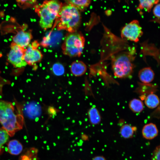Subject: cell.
Here are the masks:
<instances>
[{
	"label": "cell",
	"mask_w": 160,
	"mask_h": 160,
	"mask_svg": "<svg viewBox=\"0 0 160 160\" xmlns=\"http://www.w3.org/2000/svg\"><path fill=\"white\" fill-rule=\"evenodd\" d=\"M160 146L156 147L153 150L151 157V160H160Z\"/></svg>",
	"instance_id": "obj_23"
},
{
	"label": "cell",
	"mask_w": 160,
	"mask_h": 160,
	"mask_svg": "<svg viewBox=\"0 0 160 160\" xmlns=\"http://www.w3.org/2000/svg\"><path fill=\"white\" fill-rule=\"evenodd\" d=\"M52 71L55 75L60 76L64 74L65 69L62 64L59 63H57L53 65L52 67Z\"/></svg>",
	"instance_id": "obj_21"
},
{
	"label": "cell",
	"mask_w": 160,
	"mask_h": 160,
	"mask_svg": "<svg viewBox=\"0 0 160 160\" xmlns=\"http://www.w3.org/2000/svg\"><path fill=\"white\" fill-rule=\"evenodd\" d=\"M70 70L71 73L74 76H80L86 72L87 67L83 61L77 60L71 63L70 65Z\"/></svg>",
	"instance_id": "obj_12"
},
{
	"label": "cell",
	"mask_w": 160,
	"mask_h": 160,
	"mask_svg": "<svg viewBox=\"0 0 160 160\" xmlns=\"http://www.w3.org/2000/svg\"><path fill=\"white\" fill-rule=\"evenodd\" d=\"M32 37L31 32L20 31L14 36L13 42L18 46L25 48L29 44Z\"/></svg>",
	"instance_id": "obj_9"
},
{
	"label": "cell",
	"mask_w": 160,
	"mask_h": 160,
	"mask_svg": "<svg viewBox=\"0 0 160 160\" xmlns=\"http://www.w3.org/2000/svg\"><path fill=\"white\" fill-rule=\"evenodd\" d=\"M129 106L132 111L136 113L141 112L144 108V105L143 101L137 98L131 100L129 103Z\"/></svg>",
	"instance_id": "obj_17"
},
{
	"label": "cell",
	"mask_w": 160,
	"mask_h": 160,
	"mask_svg": "<svg viewBox=\"0 0 160 160\" xmlns=\"http://www.w3.org/2000/svg\"><path fill=\"white\" fill-rule=\"evenodd\" d=\"M137 128L128 124L122 125L120 129V133L121 136L124 139H128L132 138L136 132Z\"/></svg>",
	"instance_id": "obj_14"
},
{
	"label": "cell",
	"mask_w": 160,
	"mask_h": 160,
	"mask_svg": "<svg viewBox=\"0 0 160 160\" xmlns=\"http://www.w3.org/2000/svg\"><path fill=\"white\" fill-rule=\"evenodd\" d=\"M68 4L74 6L79 10L83 11L90 3V0H64Z\"/></svg>",
	"instance_id": "obj_18"
},
{
	"label": "cell",
	"mask_w": 160,
	"mask_h": 160,
	"mask_svg": "<svg viewBox=\"0 0 160 160\" xmlns=\"http://www.w3.org/2000/svg\"><path fill=\"white\" fill-rule=\"evenodd\" d=\"M8 152L11 154L17 155L22 151L23 146L22 144L16 140H12L7 144Z\"/></svg>",
	"instance_id": "obj_13"
},
{
	"label": "cell",
	"mask_w": 160,
	"mask_h": 160,
	"mask_svg": "<svg viewBox=\"0 0 160 160\" xmlns=\"http://www.w3.org/2000/svg\"><path fill=\"white\" fill-rule=\"evenodd\" d=\"M159 131L156 125L153 123H149L145 125L143 127L142 133L145 139L151 140L156 137Z\"/></svg>",
	"instance_id": "obj_10"
},
{
	"label": "cell",
	"mask_w": 160,
	"mask_h": 160,
	"mask_svg": "<svg viewBox=\"0 0 160 160\" xmlns=\"http://www.w3.org/2000/svg\"><path fill=\"white\" fill-rule=\"evenodd\" d=\"M85 39L81 33H70L65 37L62 46L63 53L70 57H80L84 48Z\"/></svg>",
	"instance_id": "obj_5"
},
{
	"label": "cell",
	"mask_w": 160,
	"mask_h": 160,
	"mask_svg": "<svg viewBox=\"0 0 160 160\" xmlns=\"http://www.w3.org/2000/svg\"><path fill=\"white\" fill-rule=\"evenodd\" d=\"M20 118L15 113L12 103L0 100V123L9 136H13L22 128L23 123L20 122Z\"/></svg>",
	"instance_id": "obj_3"
},
{
	"label": "cell",
	"mask_w": 160,
	"mask_h": 160,
	"mask_svg": "<svg viewBox=\"0 0 160 160\" xmlns=\"http://www.w3.org/2000/svg\"><path fill=\"white\" fill-rule=\"evenodd\" d=\"M37 48L29 44L25 49L24 59L27 64L32 65L41 60L43 55Z\"/></svg>",
	"instance_id": "obj_8"
},
{
	"label": "cell",
	"mask_w": 160,
	"mask_h": 160,
	"mask_svg": "<svg viewBox=\"0 0 160 160\" xmlns=\"http://www.w3.org/2000/svg\"><path fill=\"white\" fill-rule=\"evenodd\" d=\"M92 160H106L105 158L103 156H99L94 157Z\"/></svg>",
	"instance_id": "obj_25"
},
{
	"label": "cell",
	"mask_w": 160,
	"mask_h": 160,
	"mask_svg": "<svg viewBox=\"0 0 160 160\" xmlns=\"http://www.w3.org/2000/svg\"><path fill=\"white\" fill-rule=\"evenodd\" d=\"M88 115L90 123L92 125H96L100 124L101 117L98 110L95 107H92L88 111Z\"/></svg>",
	"instance_id": "obj_15"
},
{
	"label": "cell",
	"mask_w": 160,
	"mask_h": 160,
	"mask_svg": "<svg viewBox=\"0 0 160 160\" xmlns=\"http://www.w3.org/2000/svg\"><path fill=\"white\" fill-rule=\"evenodd\" d=\"M160 4L159 3L156 5L153 10L154 16L159 20L160 19Z\"/></svg>",
	"instance_id": "obj_24"
},
{
	"label": "cell",
	"mask_w": 160,
	"mask_h": 160,
	"mask_svg": "<svg viewBox=\"0 0 160 160\" xmlns=\"http://www.w3.org/2000/svg\"><path fill=\"white\" fill-rule=\"evenodd\" d=\"M2 146H3L0 145V154L2 153V149H3Z\"/></svg>",
	"instance_id": "obj_26"
},
{
	"label": "cell",
	"mask_w": 160,
	"mask_h": 160,
	"mask_svg": "<svg viewBox=\"0 0 160 160\" xmlns=\"http://www.w3.org/2000/svg\"><path fill=\"white\" fill-rule=\"evenodd\" d=\"M159 99L156 94L152 93L146 96L144 103L146 106L150 109H154L159 106Z\"/></svg>",
	"instance_id": "obj_16"
},
{
	"label": "cell",
	"mask_w": 160,
	"mask_h": 160,
	"mask_svg": "<svg viewBox=\"0 0 160 160\" xmlns=\"http://www.w3.org/2000/svg\"><path fill=\"white\" fill-rule=\"evenodd\" d=\"M18 6L25 9L34 7L37 4V0H16Z\"/></svg>",
	"instance_id": "obj_20"
},
{
	"label": "cell",
	"mask_w": 160,
	"mask_h": 160,
	"mask_svg": "<svg viewBox=\"0 0 160 160\" xmlns=\"http://www.w3.org/2000/svg\"><path fill=\"white\" fill-rule=\"evenodd\" d=\"M111 56V68L114 76L120 79L130 77L132 74L135 65L136 50L129 46L120 52L115 51Z\"/></svg>",
	"instance_id": "obj_1"
},
{
	"label": "cell",
	"mask_w": 160,
	"mask_h": 160,
	"mask_svg": "<svg viewBox=\"0 0 160 160\" xmlns=\"http://www.w3.org/2000/svg\"><path fill=\"white\" fill-rule=\"evenodd\" d=\"M9 135L3 127L0 128V145L3 146L8 141Z\"/></svg>",
	"instance_id": "obj_22"
},
{
	"label": "cell",
	"mask_w": 160,
	"mask_h": 160,
	"mask_svg": "<svg viewBox=\"0 0 160 160\" xmlns=\"http://www.w3.org/2000/svg\"><path fill=\"white\" fill-rule=\"evenodd\" d=\"M79 10L71 5H63L57 18L59 21L57 25V29L65 30L70 33L76 32L81 22V15Z\"/></svg>",
	"instance_id": "obj_4"
},
{
	"label": "cell",
	"mask_w": 160,
	"mask_h": 160,
	"mask_svg": "<svg viewBox=\"0 0 160 160\" xmlns=\"http://www.w3.org/2000/svg\"><path fill=\"white\" fill-rule=\"evenodd\" d=\"M143 32L139 22L134 20L123 27L121 31V39L137 43L142 36Z\"/></svg>",
	"instance_id": "obj_6"
},
{
	"label": "cell",
	"mask_w": 160,
	"mask_h": 160,
	"mask_svg": "<svg viewBox=\"0 0 160 160\" xmlns=\"http://www.w3.org/2000/svg\"><path fill=\"white\" fill-rule=\"evenodd\" d=\"M159 0H139V4L137 8L145 9L149 12L154 5L158 4Z\"/></svg>",
	"instance_id": "obj_19"
},
{
	"label": "cell",
	"mask_w": 160,
	"mask_h": 160,
	"mask_svg": "<svg viewBox=\"0 0 160 160\" xmlns=\"http://www.w3.org/2000/svg\"><path fill=\"white\" fill-rule=\"evenodd\" d=\"M138 77L143 84H149L154 80L155 73L150 67H146L141 69L138 73Z\"/></svg>",
	"instance_id": "obj_11"
},
{
	"label": "cell",
	"mask_w": 160,
	"mask_h": 160,
	"mask_svg": "<svg viewBox=\"0 0 160 160\" xmlns=\"http://www.w3.org/2000/svg\"><path fill=\"white\" fill-rule=\"evenodd\" d=\"M62 6L58 0H45L41 4H37L34 7L40 17L39 24L42 29L46 30L52 27Z\"/></svg>",
	"instance_id": "obj_2"
},
{
	"label": "cell",
	"mask_w": 160,
	"mask_h": 160,
	"mask_svg": "<svg viewBox=\"0 0 160 160\" xmlns=\"http://www.w3.org/2000/svg\"><path fill=\"white\" fill-rule=\"evenodd\" d=\"M10 50L7 55L8 61L15 68H21L27 64L24 59V48L12 42L10 45Z\"/></svg>",
	"instance_id": "obj_7"
}]
</instances>
